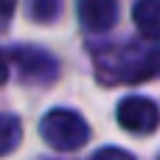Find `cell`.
Segmentation results:
<instances>
[{
	"mask_svg": "<svg viewBox=\"0 0 160 160\" xmlns=\"http://www.w3.org/2000/svg\"><path fill=\"white\" fill-rule=\"evenodd\" d=\"M96 68L104 82H146L158 76V53L141 45H110L96 51Z\"/></svg>",
	"mask_w": 160,
	"mask_h": 160,
	"instance_id": "cell-1",
	"label": "cell"
},
{
	"mask_svg": "<svg viewBox=\"0 0 160 160\" xmlns=\"http://www.w3.org/2000/svg\"><path fill=\"white\" fill-rule=\"evenodd\" d=\"M14 65L20 68V76L22 82H31V84H48L56 79V59L42 51V48H14L11 53Z\"/></svg>",
	"mask_w": 160,
	"mask_h": 160,
	"instance_id": "cell-4",
	"label": "cell"
},
{
	"mask_svg": "<svg viewBox=\"0 0 160 160\" xmlns=\"http://www.w3.org/2000/svg\"><path fill=\"white\" fill-rule=\"evenodd\" d=\"M132 20L146 39H160V0H135Z\"/></svg>",
	"mask_w": 160,
	"mask_h": 160,
	"instance_id": "cell-6",
	"label": "cell"
},
{
	"mask_svg": "<svg viewBox=\"0 0 160 160\" xmlns=\"http://www.w3.org/2000/svg\"><path fill=\"white\" fill-rule=\"evenodd\" d=\"M62 11V0H31L28 3V14L37 22H53Z\"/></svg>",
	"mask_w": 160,
	"mask_h": 160,
	"instance_id": "cell-8",
	"label": "cell"
},
{
	"mask_svg": "<svg viewBox=\"0 0 160 160\" xmlns=\"http://www.w3.org/2000/svg\"><path fill=\"white\" fill-rule=\"evenodd\" d=\"M155 53H158V73H160V48H155Z\"/></svg>",
	"mask_w": 160,
	"mask_h": 160,
	"instance_id": "cell-11",
	"label": "cell"
},
{
	"mask_svg": "<svg viewBox=\"0 0 160 160\" xmlns=\"http://www.w3.org/2000/svg\"><path fill=\"white\" fill-rule=\"evenodd\" d=\"M115 118L132 135H152L160 124V110L146 96H127V98L118 101Z\"/></svg>",
	"mask_w": 160,
	"mask_h": 160,
	"instance_id": "cell-3",
	"label": "cell"
},
{
	"mask_svg": "<svg viewBox=\"0 0 160 160\" xmlns=\"http://www.w3.org/2000/svg\"><path fill=\"white\" fill-rule=\"evenodd\" d=\"M76 17H79L84 31L104 34L118 20V0H79L76 3Z\"/></svg>",
	"mask_w": 160,
	"mask_h": 160,
	"instance_id": "cell-5",
	"label": "cell"
},
{
	"mask_svg": "<svg viewBox=\"0 0 160 160\" xmlns=\"http://www.w3.org/2000/svg\"><path fill=\"white\" fill-rule=\"evenodd\" d=\"M6 79H8V59L0 51V84H6Z\"/></svg>",
	"mask_w": 160,
	"mask_h": 160,
	"instance_id": "cell-10",
	"label": "cell"
},
{
	"mask_svg": "<svg viewBox=\"0 0 160 160\" xmlns=\"http://www.w3.org/2000/svg\"><path fill=\"white\" fill-rule=\"evenodd\" d=\"M39 135L42 141L56 149V152H73L82 149L90 141V127L76 110H51L39 121Z\"/></svg>",
	"mask_w": 160,
	"mask_h": 160,
	"instance_id": "cell-2",
	"label": "cell"
},
{
	"mask_svg": "<svg viewBox=\"0 0 160 160\" xmlns=\"http://www.w3.org/2000/svg\"><path fill=\"white\" fill-rule=\"evenodd\" d=\"M90 160H135L129 152H124V149H118V146H104V149H98V152H93V158Z\"/></svg>",
	"mask_w": 160,
	"mask_h": 160,
	"instance_id": "cell-9",
	"label": "cell"
},
{
	"mask_svg": "<svg viewBox=\"0 0 160 160\" xmlns=\"http://www.w3.org/2000/svg\"><path fill=\"white\" fill-rule=\"evenodd\" d=\"M20 138H22V127L14 115H6L0 112V158L14 152L20 146Z\"/></svg>",
	"mask_w": 160,
	"mask_h": 160,
	"instance_id": "cell-7",
	"label": "cell"
}]
</instances>
